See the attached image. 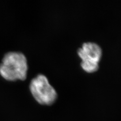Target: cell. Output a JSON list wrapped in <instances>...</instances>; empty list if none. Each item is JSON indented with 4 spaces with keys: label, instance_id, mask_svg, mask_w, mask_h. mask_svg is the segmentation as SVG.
Masks as SVG:
<instances>
[{
    "label": "cell",
    "instance_id": "obj_1",
    "mask_svg": "<svg viewBox=\"0 0 121 121\" xmlns=\"http://www.w3.org/2000/svg\"><path fill=\"white\" fill-rule=\"evenodd\" d=\"M28 69L27 60L23 53L10 52L4 55L0 63V75L9 81L24 80Z\"/></svg>",
    "mask_w": 121,
    "mask_h": 121
},
{
    "label": "cell",
    "instance_id": "obj_2",
    "mask_svg": "<svg viewBox=\"0 0 121 121\" xmlns=\"http://www.w3.org/2000/svg\"><path fill=\"white\" fill-rule=\"evenodd\" d=\"M29 89L35 100L40 104L52 105L57 98L55 89L51 85L47 77L43 74H39L32 79Z\"/></svg>",
    "mask_w": 121,
    "mask_h": 121
},
{
    "label": "cell",
    "instance_id": "obj_3",
    "mask_svg": "<svg viewBox=\"0 0 121 121\" xmlns=\"http://www.w3.org/2000/svg\"><path fill=\"white\" fill-rule=\"evenodd\" d=\"M78 54L82 60L81 63L98 64L101 58L102 51L97 43H85L78 50Z\"/></svg>",
    "mask_w": 121,
    "mask_h": 121
}]
</instances>
